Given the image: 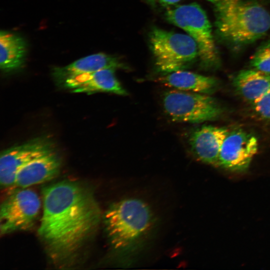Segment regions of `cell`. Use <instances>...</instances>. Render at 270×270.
<instances>
[{"instance_id":"obj_9","label":"cell","mask_w":270,"mask_h":270,"mask_svg":"<svg viewBox=\"0 0 270 270\" xmlns=\"http://www.w3.org/2000/svg\"><path fill=\"white\" fill-rule=\"evenodd\" d=\"M258 150L257 138L242 130L230 132L222 145L218 166L234 172L248 168Z\"/></svg>"},{"instance_id":"obj_7","label":"cell","mask_w":270,"mask_h":270,"mask_svg":"<svg viewBox=\"0 0 270 270\" xmlns=\"http://www.w3.org/2000/svg\"><path fill=\"white\" fill-rule=\"evenodd\" d=\"M40 206L39 197L33 190L25 188L14 190L0 205V234L30 228L38 215Z\"/></svg>"},{"instance_id":"obj_4","label":"cell","mask_w":270,"mask_h":270,"mask_svg":"<svg viewBox=\"0 0 270 270\" xmlns=\"http://www.w3.org/2000/svg\"><path fill=\"white\" fill-rule=\"evenodd\" d=\"M148 40L156 68L164 74L188 68L198 56L197 44L189 35L154 27Z\"/></svg>"},{"instance_id":"obj_5","label":"cell","mask_w":270,"mask_h":270,"mask_svg":"<svg viewBox=\"0 0 270 270\" xmlns=\"http://www.w3.org/2000/svg\"><path fill=\"white\" fill-rule=\"evenodd\" d=\"M165 16L168 22L183 29L194 40L204 66L215 68L219 65L211 24L198 4L194 2L174 7L166 12Z\"/></svg>"},{"instance_id":"obj_13","label":"cell","mask_w":270,"mask_h":270,"mask_svg":"<svg viewBox=\"0 0 270 270\" xmlns=\"http://www.w3.org/2000/svg\"><path fill=\"white\" fill-rule=\"evenodd\" d=\"M124 64L116 57L104 53H97L80 58L64 66L55 67L52 76L60 85L67 79L82 74L106 68H124Z\"/></svg>"},{"instance_id":"obj_18","label":"cell","mask_w":270,"mask_h":270,"mask_svg":"<svg viewBox=\"0 0 270 270\" xmlns=\"http://www.w3.org/2000/svg\"><path fill=\"white\" fill-rule=\"evenodd\" d=\"M254 110L259 117L270 120V88L258 102L252 104Z\"/></svg>"},{"instance_id":"obj_17","label":"cell","mask_w":270,"mask_h":270,"mask_svg":"<svg viewBox=\"0 0 270 270\" xmlns=\"http://www.w3.org/2000/svg\"><path fill=\"white\" fill-rule=\"evenodd\" d=\"M250 64L256 70L270 74V40L258 49L251 58Z\"/></svg>"},{"instance_id":"obj_1","label":"cell","mask_w":270,"mask_h":270,"mask_svg":"<svg viewBox=\"0 0 270 270\" xmlns=\"http://www.w3.org/2000/svg\"><path fill=\"white\" fill-rule=\"evenodd\" d=\"M42 193L38 234L52 254L68 256L96 228L99 206L92 192L76 182L60 181L44 188Z\"/></svg>"},{"instance_id":"obj_16","label":"cell","mask_w":270,"mask_h":270,"mask_svg":"<svg viewBox=\"0 0 270 270\" xmlns=\"http://www.w3.org/2000/svg\"><path fill=\"white\" fill-rule=\"evenodd\" d=\"M233 84L247 101L254 104L270 88V74L256 70L240 71L234 78Z\"/></svg>"},{"instance_id":"obj_10","label":"cell","mask_w":270,"mask_h":270,"mask_svg":"<svg viewBox=\"0 0 270 270\" xmlns=\"http://www.w3.org/2000/svg\"><path fill=\"white\" fill-rule=\"evenodd\" d=\"M115 70L106 68L80 74L66 80L61 86L74 93L102 92L126 95V90L116 76Z\"/></svg>"},{"instance_id":"obj_11","label":"cell","mask_w":270,"mask_h":270,"mask_svg":"<svg viewBox=\"0 0 270 270\" xmlns=\"http://www.w3.org/2000/svg\"><path fill=\"white\" fill-rule=\"evenodd\" d=\"M230 131L223 127L202 126L192 132L190 138L192 150L200 161L218 166L220 151Z\"/></svg>"},{"instance_id":"obj_12","label":"cell","mask_w":270,"mask_h":270,"mask_svg":"<svg viewBox=\"0 0 270 270\" xmlns=\"http://www.w3.org/2000/svg\"><path fill=\"white\" fill-rule=\"evenodd\" d=\"M60 166L55 151L35 158L18 172L13 188H24L48 181L58 174Z\"/></svg>"},{"instance_id":"obj_3","label":"cell","mask_w":270,"mask_h":270,"mask_svg":"<svg viewBox=\"0 0 270 270\" xmlns=\"http://www.w3.org/2000/svg\"><path fill=\"white\" fill-rule=\"evenodd\" d=\"M214 4L218 32L232 44L244 45L253 42L270 29V14L258 3L220 0Z\"/></svg>"},{"instance_id":"obj_19","label":"cell","mask_w":270,"mask_h":270,"mask_svg":"<svg viewBox=\"0 0 270 270\" xmlns=\"http://www.w3.org/2000/svg\"><path fill=\"white\" fill-rule=\"evenodd\" d=\"M148 2L153 4H160L168 6L174 4L180 0H145Z\"/></svg>"},{"instance_id":"obj_2","label":"cell","mask_w":270,"mask_h":270,"mask_svg":"<svg viewBox=\"0 0 270 270\" xmlns=\"http://www.w3.org/2000/svg\"><path fill=\"white\" fill-rule=\"evenodd\" d=\"M105 230L117 262L128 266L146 245L154 230L156 218L147 203L126 198L112 204L104 216Z\"/></svg>"},{"instance_id":"obj_15","label":"cell","mask_w":270,"mask_h":270,"mask_svg":"<svg viewBox=\"0 0 270 270\" xmlns=\"http://www.w3.org/2000/svg\"><path fill=\"white\" fill-rule=\"evenodd\" d=\"M26 43L19 34L6 30L0 32V67L4 72L22 68L26 62Z\"/></svg>"},{"instance_id":"obj_14","label":"cell","mask_w":270,"mask_h":270,"mask_svg":"<svg viewBox=\"0 0 270 270\" xmlns=\"http://www.w3.org/2000/svg\"><path fill=\"white\" fill-rule=\"evenodd\" d=\"M158 80L164 85L176 90L204 94H212L218 86L214 78L184 70L166 74Z\"/></svg>"},{"instance_id":"obj_6","label":"cell","mask_w":270,"mask_h":270,"mask_svg":"<svg viewBox=\"0 0 270 270\" xmlns=\"http://www.w3.org/2000/svg\"><path fill=\"white\" fill-rule=\"evenodd\" d=\"M162 104L165 112L176 122L198 123L212 120L222 112L219 104L212 97L176 89L164 92Z\"/></svg>"},{"instance_id":"obj_8","label":"cell","mask_w":270,"mask_h":270,"mask_svg":"<svg viewBox=\"0 0 270 270\" xmlns=\"http://www.w3.org/2000/svg\"><path fill=\"white\" fill-rule=\"evenodd\" d=\"M54 151L51 138H36L4 150L0 157V183L4 188H13L18 172L32 160Z\"/></svg>"},{"instance_id":"obj_20","label":"cell","mask_w":270,"mask_h":270,"mask_svg":"<svg viewBox=\"0 0 270 270\" xmlns=\"http://www.w3.org/2000/svg\"><path fill=\"white\" fill-rule=\"evenodd\" d=\"M207 0L210 2H212V3L216 4V2H218L220 0Z\"/></svg>"}]
</instances>
